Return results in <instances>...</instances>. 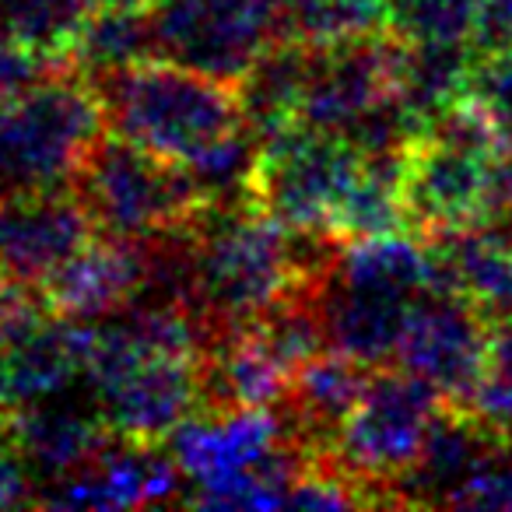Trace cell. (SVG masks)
I'll use <instances>...</instances> for the list:
<instances>
[{
    "mask_svg": "<svg viewBox=\"0 0 512 512\" xmlns=\"http://www.w3.org/2000/svg\"><path fill=\"white\" fill-rule=\"evenodd\" d=\"M155 57L148 8H106L95 4L71 50V67L88 81H99L130 64Z\"/></svg>",
    "mask_w": 512,
    "mask_h": 512,
    "instance_id": "cell-18",
    "label": "cell"
},
{
    "mask_svg": "<svg viewBox=\"0 0 512 512\" xmlns=\"http://www.w3.org/2000/svg\"><path fill=\"white\" fill-rule=\"evenodd\" d=\"M512 449L467 407L442 404L414 467L393 484V505H449V498Z\"/></svg>",
    "mask_w": 512,
    "mask_h": 512,
    "instance_id": "cell-11",
    "label": "cell"
},
{
    "mask_svg": "<svg viewBox=\"0 0 512 512\" xmlns=\"http://www.w3.org/2000/svg\"><path fill=\"white\" fill-rule=\"evenodd\" d=\"M74 190L92 211L102 235L151 242L183 232L200 211L186 165L165 162L120 134H102L85 158Z\"/></svg>",
    "mask_w": 512,
    "mask_h": 512,
    "instance_id": "cell-4",
    "label": "cell"
},
{
    "mask_svg": "<svg viewBox=\"0 0 512 512\" xmlns=\"http://www.w3.org/2000/svg\"><path fill=\"white\" fill-rule=\"evenodd\" d=\"M467 99H474L488 113L491 127L502 137V148H512V53L474 57Z\"/></svg>",
    "mask_w": 512,
    "mask_h": 512,
    "instance_id": "cell-23",
    "label": "cell"
},
{
    "mask_svg": "<svg viewBox=\"0 0 512 512\" xmlns=\"http://www.w3.org/2000/svg\"><path fill=\"white\" fill-rule=\"evenodd\" d=\"M484 0H390V32L407 43H470Z\"/></svg>",
    "mask_w": 512,
    "mask_h": 512,
    "instance_id": "cell-22",
    "label": "cell"
},
{
    "mask_svg": "<svg viewBox=\"0 0 512 512\" xmlns=\"http://www.w3.org/2000/svg\"><path fill=\"white\" fill-rule=\"evenodd\" d=\"M106 127L130 144L186 165L246 123L239 85L151 57L92 81Z\"/></svg>",
    "mask_w": 512,
    "mask_h": 512,
    "instance_id": "cell-1",
    "label": "cell"
},
{
    "mask_svg": "<svg viewBox=\"0 0 512 512\" xmlns=\"http://www.w3.org/2000/svg\"><path fill=\"white\" fill-rule=\"evenodd\" d=\"M491 162L495 155L421 130L407 144L404 172H400L407 232L418 239H435L481 218L488 211Z\"/></svg>",
    "mask_w": 512,
    "mask_h": 512,
    "instance_id": "cell-8",
    "label": "cell"
},
{
    "mask_svg": "<svg viewBox=\"0 0 512 512\" xmlns=\"http://www.w3.org/2000/svg\"><path fill=\"white\" fill-rule=\"evenodd\" d=\"M491 320L460 292H428L414 302L393 365L421 376L446 404L467 407L488 362Z\"/></svg>",
    "mask_w": 512,
    "mask_h": 512,
    "instance_id": "cell-7",
    "label": "cell"
},
{
    "mask_svg": "<svg viewBox=\"0 0 512 512\" xmlns=\"http://www.w3.org/2000/svg\"><path fill=\"white\" fill-rule=\"evenodd\" d=\"M365 155L351 141L292 123L264 141L256 207L292 232H327L348 186L358 179Z\"/></svg>",
    "mask_w": 512,
    "mask_h": 512,
    "instance_id": "cell-6",
    "label": "cell"
},
{
    "mask_svg": "<svg viewBox=\"0 0 512 512\" xmlns=\"http://www.w3.org/2000/svg\"><path fill=\"white\" fill-rule=\"evenodd\" d=\"M404 39L390 29L379 36L316 46L313 71L302 92L299 123L316 134L348 137L379 102L397 92Z\"/></svg>",
    "mask_w": 512,
    "mask_h": 512,
    "instance_id": "cell-9",
    "label": "cell"
},
{
    "mask_svg": "<svg viewBox=\"0 0 512 512\" xmlns=\"http://www.w3.org/2000/svg\"><path fill=\"white\" fill-rule=\"evenodd\" d=\"M442 393L400 365H376L369 390L323 460L362 491L365 505H393V484L414 467Z\"/></svg>",
    "mask_w": 512,
    "mask_h": 512,
    "instance_id": "cell-3",
    "label": "cell"
},
{
    "mask_svg": "<svg viewBox=\"0 0 512 512\" xmlns=\"http://www.w3.org/2000/svg\"><path fill=\"white\" fill-rule=\"evenodd\" d=\"M95 4H106V8H148L151 0H95Z\"/></svg>",
    "mask_w": 512,
    "mask_h": 512,
    "instance_id": "cell-27",
    "label": "cell"
},
{
    "mask_svg": "<svg viewBox=\"0 0 512 512\" xmlns=\"http://www.w3.org/2000/svg\"><path fill=\"white\" fill-rule=\"evenodd\" d=\"M390 29V0H288L281 39L334 46Z\"/></svg>",
    "mask_w": 512,
    "mask_h": 512,
    "instance_id": "cell-21",
    "label": "cell"
},
{
    "mask_svg": "<svg viewBox=\"0 0 512 512\" xmlns=\"http://www.w3.org/2000/svg\"><path fill=\"white\" fill-rule=\"evenodd\" d=\"M467 46L474 57L512 53V0H484Z\"/></svg>",
    "mask_w": 512,
    "mask_h": 512,
    "instance_id": "cell-26",
    "label": "cell"
},
{
    "mask_svg": "<svg viewBox=\"0 0 512 512\" xmlns=\"http://www.w3.org/2000/svg\"><path fill=\"white\" fill-rule=\"evenodd\" d=\"M95 0H0V32L18 46L71 67V50Z\"/></svg>",
    "mask_w": 512,
    "mask_h": 512,
    "instance_id": "cell-20",
    "label": "cell"
},
{
    "mask_svg": "<svg viewBox=\"0 0 512 512\" xmlns=\"http://www.w3.org/2000/svg\"><path fill=\"white\" fill-rule=\"evenodd\" d=\"M474 53L467 43H407L397 64V95L421 127L467 95Z\"/></svg>",
    "mask_w": 512,
    "mask_h": 512,
    "instance_id": "cell-17",
    "label": "cell"
},
{
    "mask_svg": "<svg viewBox=\"0 0 512 512\" xmlns=\"http://www.w3.org/2000/svg\"><path fill=\"white\" fill-rule=\"evenodd\" d=\"M15 439L36 491L39 484L88 467L113 442V432L99 418V411H81L78 404H67L60 393L43 404L18 407Z\"/></svg>",
    "mask_w": 512,
    "mask_h": 512,
    "instance_id": "cell-14",
    "label": "cell"
},
{
    "mask_svg": "<svg viewBox=\"0 0 512 512\" xmlns=\"http://www.w3.org/2000/svg\"><path fill=\"white\" fill-rule=\"evenodd\" d=\"M313 57L316 46L299 43V39H274L264 57L253 64V71L239 81L246 123L260 134V141L299 123V106L309 71H313Z\"/></svg>",
    "mask_w": 512,
    "mask_h": 512,
    "instance_id": "cell-16",
    "label": "cell"
},
{
    "mask_svg": "<svg viewBox=\"0 0 512 512\" xmlns=\"http://www.w3.org/2000/svg\"><path fill=\"white\" fill-rule=\"evenodd\" d=\"M32 502V477L15 439V411L0 404V509Z\"/></svg>",
    "mask_w": 512,
    "mask_h": 512,
    "instance_id": "cell-25",
    "label": "cell"
},
{
    "mask_svg": "<svg viewBox=\"0 0 512 512\" xmlns=\"http://www.w3.org/2000/svg\"><path fill=\"white\" fill-rule=\"evenodd\" d=\"M148 271V242L99 235L74 260H67L43 288L53 316L67 320H102L130 306Z\"/></svg>",
    "mask_w": 512,
    "mask_h": 512,
    "instance_id": "cell-13",
    "label": "cell"
},
{
    "mask_svg": "<svg viewBox=\"0 0 512 512\" xmlns=\"http://www.w3.org/2000/svg\"><path fill=\"white\" fill-rule=\"evenodd\" d=\"M372 372L376 365L358 362L337 348L320 351L306 365H299L285 404L274 407L288 439L302 442L313 456H327L344 421L369 390Z\"/></svg>",
    "mask_w": 512,
    "mask_h": 512,
    "instance_id": "cell-12",
    "label": "cell"
},
{
    "mask_svg": "<svg viewBox=\"0 0 512 512\" xmlns=\"http://www.w3.org/2000/svg\"><path fill=\"white\" fill-rule=\"evenodd\" d=\"M260 158H264V141L249 123L190 158L186 172L193 179L200 207H256Z\"/></svg>",
    "mask_w": 512,
    "mask_h": 512,
    "instance_id": "cell-19",
    "label": "cell"
},
{
    "mask_svg": "<svg viewBox=\"0 0 512 512\" xmlns=\"http://www.w3.org/2000/svg\"><path fill=\"white\" fill-rule=\"evenodd\" d=\"M99 235L74 186L0 197V278L43 292L46 281Z\"/></svg>",
    "mask_w": 512,
    "mask_h": 512,
    "instance_id": "cell-10",
    "label": "cell"
},
{
    "mask_svg": "<svg viewBox=\"0 0 512 512\" xmlns=\"http://www.w3.org/2000/svg\"><path fill=\"white\" fill-rule=\"evenodd\" d=\"M50 306H46L43 292L36 288L15 285V281L0 278V344L11 348L22 337H29L36 327L50 320Z\"/></svg>",
    "mask_w": 512,
    "mask_h": 512,
    "instance_id": "cell-24",
    "label": "cell"
},
{
    "mask_svg": "<svg viewBox=\"0 0 512 512\" xmlns=\"http://www.w3.org/2000/svg\"><path fill=\"white\" fill-rule=\"evenodd\" d=\"M106 130L99 92L78 71L0 102V197L74 186Z\"/></svg>",
    "mask_w": 512,
    "mask_h": 512,
    "instance_id": "cell-2",
    "label": "cell"
},
{
    "mask_svg": "<svg viewBox=\"0 0 512 512\" xmlns=\"http://www.w3.org/2000/svg\"><path fill=\"white\" fill-rule=\"evenodd\" d=\"M323 323L330 348L358 358L365 365H393L397 344L404 337L407 316L414 306L383 295H365L327 281L320 292Z\"/></svg>",
    "mask_w": 512,
    "mask_h": 512,
    "instance_id": "cell-15",
    "label": "cell"
},
{
    "mask_svg": "<svg viewBox=\"0 0 512 512\" xmlns=\"http://www.w3.org/2000/svg\"><path fill=\"white\" fill-rule=\"evenodd\" d=\"M155 57L239 85L281 39L285 0H151Z\"/></svg>",
    "mask_w": 512,
    "mask_h": 512,
    "instance_id": "cell-5",
    "label": "cell"
}]
</instances>
